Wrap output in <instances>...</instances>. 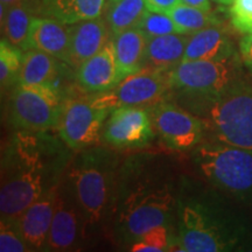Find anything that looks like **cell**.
I'll list each match as a JSON object with an SVG mask.
<instances>
[{
    "instance_id": "cell-2",
    "label": "cell",
    "mask_w": 252,
    "mask_h": 252,
    "mask_svg": "<svg viewBox=\"0 0 252 252\" xmlns=\"http://www.w3.org/2000/svg\"><path fill=\"white\" fill-rule=\"evenodd\" d=\"M43 132L19 131L1 157V220H17L41 195L55 187L67 171L70 150Z\"/></svg>"
},
{
    "instance_id": "cell-24",
    "label": "cell",
    "mask_w": 252,
    "mask_h": 252,
    "mask_svg": "<svg viewBox=\"0 0 252 252\" xmlns=\"http://www.w3.org/2000/svg\"><path fill=\"white\" fill-rule=\"evenodd\" d=\"M146 9L145 0H108L103 17L115 36L138 27Z\"/></svg>"
},
{
    "instance_id": "cell-8",
    "label": "cell",
    "mask_w": 252,
    "mask_h": 252,
    "mask_svg": "<svg viewBox=\"0 0 252 252\" xmlns=\"http://www.w3.org/2000/svg\"><path fill=\"white\" fill-rule=\"evenodd\" d=\"M171 90L181 94L212 99L237 80V69L234 56L219 61L181 62L168 71Z\"/></svg>"
},
{
    "instance_id": "cell-34",
    "label": "cell",
    "mask_w": 252,
    "mask_h": 252,
    "mask_svg": "<svg viewBox=\"0 0 252 252\" xmlns=\"http://www.w3.org/2000/svg\"><path fill=\"white\" fill-rule=\"evenodd\" d=\"M213 1L217 2V4H220V5L230 6L232 4V1H234V0H213Z\"/></svg>"
},
{
    "instance_id": "cell-11",
    "label": "cell",
    "mask_w": 252,
    "mask_h": 252,
    "mask_svg": "<svg viewBox=\"0 0 252 252\" xmlns=\"http://www.w3.org/2000/svg\"><path fill=\"white\" fill-rule=\"evenodd\" d=\"M151 118L156 133L166 147L173 151H189L202 139L206 124L175 103L160 100L150 106Z\"/></svg>"
},
{
    "instance_id": "cell-13",
    "label": "cell",
    "mask_w": 252,
    "mask_h": 252,
    "mask_svg": "<svg viewBox=\"0 0 252 252\" xmlns=\"http://www.w3.org/2000/svg\"><path fill=\"white\" fill-rule=\"evenodd\" d=\"M145 106H121L112 110L102 131V140L111 149H140L154 138L152 118Z\"/></svg>"
},
{
    "instance_id": "cell-9",
    "label": "cell",
    "mask_w": 252,
    "mask_h": 252,
    "mask_svg": "<svg viewBox=\"0 0 252 252\" xmlns=\"http://www.w3.org/2000/svg\"><path fill=\"white\" fill-rule=\"evenodd\" d=\"M171 90L168 71L143 68L123 78L111 90L90 97L94 105L110 112L121 106H151Z\"/></svg>"
},
{
    "instance_id": "cell-33",
    "label": "cell",
    "mask_w": 252,
    "mask_h": 252,
    "mask_svg": "<svg viewBox=\"0 0 252 252\" xmlns=\"http://www.w3.org/2000/svg\"><path fill=\"white\" fill-rule=\"evenodd\" d=\"M23 2H30V4L39 5L41 7V0H0V4L5 6H12L17 4H23Z\"/></svg>"
},
{
    "instance_id": "cell-10",
    "label": "cell",
    "mask_w": 252,
    "mask_h": 252,
    "mask_svg": "<svg viewBox=\"0 0 252 252\" xmlns=\"http://www.w3.org/2000/svg\"><path fill=\"white\" fill-rule=\"evenodd\" d=\"M109 112L94 105L90 98L65 100L56 126L59 138L74 152L96 146Z\"/></svg>"
},
{
    "instance_id": "cell-15",
    "label": "cell",
    "mask_w": 252,
    "mask_h": 252,
    "mask_svg": "<svg viewBox=\"0 0 252 252\" xmlns=\"http://www.w3.org/2000/svg\"><path fill=\"white\" fill-rule=\"evenodd\" d=\"M111 31L102 17L69 25V58L67 64L77 69L108 45Z\"/></svg>"
},
{
    "instance_id": "cell-21",
    "label": "cell",
    "mask_w": 252,
    "mask_h": 252,
    "mask_svg": "<svg viewBox=\"0 0 252 252\" xmlns=\"http://www.w3.org/2000/svg\"><path fill=\"white\" fill-rule=\"evenodd\" d=\"M108 0H41V14L71 25L102 17Z\"/></svg>"
},
{
    "instance_id": "cell-6",
    "label": "cell",
    "mask_w": 252,
    "mask_h": 252,
    "mask_svg": "<svg viewBox=\"0 0 252 252\" xmlns=\"http://www.w3.org/2000/svg\"><path fill=\"white\" fill-rule=\"evenodd\" d=\"M193 159L215 187L242 200L252 197V150L207 143L196 147Z\"/></svg>"
},
{
    "instance_id": "cell-19",
    "label": "cell",
    "mask_w": 252,
    "mask_h": 252,
    "mask_svg": "<svg viewBox=\"0 0 252 252\" xmlns=\"http://www.w3.org/2000/svg\"><path fill=\"white\" fill-rule=\"evenodd\" d=\"M189 36L187 34H167L149 37L145 50L144 68L169 71L180 64Z\"/></svg>"
},
{
    "instance_id": "cell-26",
    "label": "cell",
    "mask_w": 252,
    "mask_h": 252,
    "mask_svg": "<svg viewBox=\"0 0 252 252\" xmlns=\"http://www.w3.org/2000/svg\"><path fill=\"white\" fill-rule=\"evenodd\" d=\"M23 49L12 45L5 37L0 41V84L2 90L18 83L23 64Z\"/></svg>"
},
{
    "instance_id": "cell-17",
    "label": "cell",
    "mask_w": 252,
    "mask_h": 252,
    "mask_svg": "<svg viewBox=\"0 0 252 252\" xmlns=\"http://www.w3.org/2000/svg\"><path fill=\"white\" fill-rule=\"evenodd\" d=\"M69 42V25L43 15L35 17L32 21L25 50H42L68 63Z\"/></svg>"
},
{
    "instance_id": "cell-31",
    "label": "cell",
    "mask_w": 252,
    "mask_h": 252,
    "mask_svg": "<svg viewBox=\"0 0 252 252\" xmlns=\"http://www.w3.org/2000/svg\"><path fill=\"white\" fill-rule=\"evenodd\" d=\"M239 50L244 64L252 75V34H245L239 42Z\"/></svg>"
},
{
    "instance_id": "cell-30",
    "label": "cell",
    "mask_w": 252,
    "mask_h": 252,
    "mask_svg": "<svg viewBox=\"0 0 252 252\" xmlns=\"http://www.w3.org/2000/svg\"><path fill=\"white\" fill-rule=\"evenodd\" d=\"M180 2V0H145L146 8L158 13H167Z\"/></svg>"
},
{
    "instance_id": "cell-7",
    "label": "cell",
    "mask_w": 252,
    "mask_h": 252,
    "mask_svg": "<svg viewBox=\"0 0 252 252\" xmlns=\"http://www.w3.org/2000/svg\"><path fill=\"white\" fill-rule=\"evenodd\" d=\"M61 94L52 84H19L8 99V119L19 131L56 128L62 110Z\"/></svg>"
},
{
    "instance_id": "cell-12",
    "label": "cell",
    "mask_w": 252,
    "mask_h": 252,
    "mask_svg": "<svg viewBox=\"0 0 252 252\" xmlns=\"http://www.w3.org/2000/svg\"><path fill=\"white\" fill-rule=\"evenodd\" d=\"M84 241L86 220L64 173L56 189L54 217L45 251L78 250Z\"/></svg>"
},
{
    "instance_id": "cell-3",
    "label": "cell",
    "mask_w": 252,
    "mask_h": 252,
    "mask_svg": "<svg viewBox=\"0 0 252 252\" xmlns=\"http://www.w3.org/2000/svg\"><path fill=\"white\" fill-rule=\"evenodd\" d=\"M76 153L65 178L83 213L88 239L99 229L108 228L122 165L111 147L93 146Z\"/></svg>"
},
{
    "instance_id": "cell-27",
    "label": "cell",
    "mask_w": 252,
    "mask_h": 252,
    "mask_svg": "<svg viewBox=\"0 0 252 252\" xmlns=\"http://www.w3.org/2000/svg\"><path fill=\"white\" fill-rule=\"evenodd\" d=\"M138 28L146 34L147 37L167 35V34H181L172 18L166 13H158L146 9Z\"/></svg>"
},
{
    "instance_id": "cell-28",
    "label": "cell",
    "mask_w": 252,
    "mask_h": 252,
    "mask_svg": "<svg viewBox=\"0 0 252 252\" xmlns=\"http://www.w3.org/2000/svg\"><path fill=\"white\" fill-rule=\"evenodd\" d=\"M0 251L1 252H27L31 251L21 235L17 220L0 222Z\"/></svg>"
},
{
    "instance_id": "cell-20",
    "label": "cell",
    "mask_w": 252,
    "mask_h": 252,
    "mask_svg": "<svg viewBox=\"0 0 252 252\" xmlns=\"http://www.w3.org/2000/svg\"><path fill=\"white\" fill-rule=\"evenodd\" d=\"M147 41L149 37L138 27L112 36L121 81L144 68Z\"/></svg>"
},
{
    "instance_id": "cell-1",
    "label": "cell",
    "mask_w": 252,
    "mask_h": 252,
    "mask_svg": "<svg viewBox=\"0 0 252 252\" xmlns=\"http://www.w3.org/2000/svg\"><path fill=\"white\" fill-rule=\"evenodd\" d=\"M154 158L137 156L121 166L108 229L116 244L130 248L149 230L168 225L178 206L181 184Z\"/></svg>"
},
{
    "instance_id": "cell-16",
    "label": "cell",
    "mask_w": 252,
    "mask_h": 252,
    "mask_svg": "<svg viewBox=\"0 0 252 252\" xmlns=\"http://www.w3.org/2000/svg\"><path fill=\"white\" fill-rule=\"evenodd\" d=\"M58 185L41 195L17 219V224L31 251H45L54 217Z\"/></svg>"
},
{
    "instance_id": "cell-32",
    "label": "cell",
    "mask_w": 252,
    "mask_h": 252,
    "mask_svg": "<svg viewBox=\"0 0 252 252\" xmlns=\"http://www.w3.org/2000/svg\"><path fill=\"white\" fill-rule=\"evenodd\" d=\"M182 4L191 6V7H196L203 11H212V4H210V0H180Z\"/></svg>"
},
{
    "instance_id": "cell-23",
    "label": "cell",
    "mask_w": 252,
    "mask_h": 252,
    "mask_svg": "<svg viewBox=\"0 0 252 252\" xmlns=\"http://www.w3.org/2000/svg\"><path fill=\"white\" fill-rule=\"evenodd\" d=\"M36 14H41L39 5L23 2L7 6L4 18L0 19L1 32L12 45L19 47L20 49H26L28 33L33 19Z\"/></svg>"
},
{
    "instance_id": "cell-4",
    "label": "cell",
    "mask_w": 252,
    "mask_h": 252,
    "mask_svg": "<svg viewBox=\"0 0 252 252\" xmlns=\"http://www.w3.org/2000/svg\"><path fill=\"white\" fill-rule=\"evenodd\" d=\"M239 236L202 198L193 196L182 180L176 206V234L169 251L220 252L237 247Z\"/></svg>"
},
{
    "instance_id": "cell-18",
    "label": "cell",
    "mask_w": 252,
    "mask_h": 252,
    "mask_svg": "<svg viewBox=\"0 0 252 252\" xmlns=\"http://www.w3.org/2000/svg\"><path fill=\"white\" fill-rule=\"evenodd\" d=\"M234 56L231 41L222 28L210 26L189 36L182 62L188 61H219Z\"/></svg>"
},
{
    "instance_id": "cell-29",
    "label": "cell",
    "mask_w": 252,
    "mask_h": 252,
    "mask_svg": "<svg viewBox=\"0 0 252 252\" xmlns=\"http://www.w3.org/2000/svg\"><path fill=\"white\" fill-rule=\"evenodd\" d=\"M229 12L236 30L243 34H252V0H234Z\"/></svg>"
},
{
    "instance_id": "cell-22",
    "label": "cell",
    "mask_w": 252,
    "mask_h": 252,
    "mask_svg": "<svg viewBox=\"0 0 252 252\" xmlns=\"http://www.w3.org/2000/svg\"><path fill=\"white\" fill-rule=\"evenodd\" d=\"M62 63L64 62L42 50H25L18 83L27 84V86H34V84L53 86L60 75Z\"/></svg>"
},
{
    "instance_id": "cell-14",
    "label": "cell",
    "mask_w": 252,
    "mask_h": 252,
    "mask_svg": "<svg viewBox=\"0 0 252 252\" xmlns=\"http://www.w3.org/2000/svg\"><path fill=\"white\" fill-rule=\"evenodd\" d=\"M75 80L82 91L94 94L105 93L117 86L121 76L112 39L100 52L76 69Z\"/></svg>"
},
{
    "instance_id": "cell-5",
    "label": "cell",
    "mask_w": 252,
    "mask_h": 252,
    "mask_svg": "<svg viewBox=\"0 0 252 252\" xmlns=\"http://www.w3.org/2000/svg\"><path fill=\"white\" fill-rule=\"evenodd\" d=\"M206 128L220 144L252 150V87L242 81L207 99Z\"/></svg>"
},
{
    "instance_id": "cell-25",
    "label": "cell",
    "mask_w": 252,
    "mask_h": 252,
    "mask_svg": "<svg viewBox=\"0 0 252 252\" xmlns=\"http://www.w3.org/2000/svg\"><path fill=\"white\" fill-rule=\"evenodd\" d=\"M166 14L172 18V20L180 30L181 34H187V35H191V34L207 27L220 25L219 19L212 12L191 7V6L185 5L182 2L173 7Z\"/></svg>"
}]
</instances>
